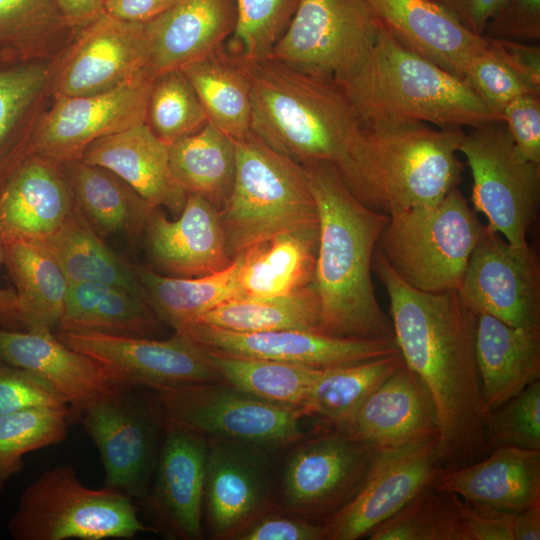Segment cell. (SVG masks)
Listing matches in <instances>:
<instances>
[{
	"label": "cell",
	"instance_id": "1",
	"mask_svg": "<svg viewBox=\"0 0 540 540\" xmlns=\"http://www.w3.org/2000/svg\"><path fill=\"white\" fill-rule=\"evenodd\" d=\"M372 271L386 289L399 352L433 397L442 466L449 470L480 460L489 453L490 411L475 358V314L457 291L426 292L410 286L377 248Z\"/></svg>",
	"mask_w": 540,
	"mask_h": 540
},
{
	"label": "cell",
	"instance_id": "2",
	"mask_svg": "<svg viewBox=\"0 0 540 540\" xmlns=\"http://www.w3.org/2000/svg\"><path fill=\"white\" fill-rule=\"evenodd\" d=\"M316 201L319 242L313 286L320 304L319 332L356 339H394L378 303L372 260L389 215L369 208L327 162L303 165Z\"/></svg>",
	"mask_w": 540,
	"mask_h": 540
},
{
	"label": "cell",
	"instance_id": "3",
	"mask_svg": "<svg viewBox=\"0 0 540 540\" xmlns=\"http://www.w3.org/2000/svg\"><path fill=\"white\" fill-rule=\"evenodd\" d=\"M231 58L250 85L251 131L302 166L332 164L346 184L363 126L340 88L269 57Z\"/></svg>",
	"mask_w": 540,
	"mask_h": 540
},
{
	"label": "cell",
	"instance_id": "4",
	"mask_svg": "<svg viewBox=\"0 0 540 540\" xmlns=\"http://www.w3.org/2000/svg\"><path fill=\"white\" fill-rule=\"evenodd\" d=\"M335 84L363 128L401 122L474 128L502 121L464 79L407 49L382 25L365 60Z\"/></svg>",
	"mask_w": 540,
	"mask_h": 540
},
{
	"label": "cell",
	"instance_id": "5",
	"mask_svg": "<svg viewBox=\"0 0 540 540\" xmlns=\"http://www.w3.org/2000/svg\"><path fill=\"white\" fill-rule=\"evenodd\" d=\"M463 127L431 128L421 122L363 128L346 183L363 204L388 215L440 202L456 188Z\"/></svg>",
	"mask_w": 540,
	"mask_h": 540
},
{
	"label": "cell",
	"instance_id": "6",
	"mask_svg": "<svg viewBox=\"0 0 540 540\" xmlns=\"http://www.w3.org/2000/svg\"><path fill=\"white\" fill-rule=\"evenodd\" d=\"M233 140L235 180L219 210L230 258L278 234L319 232L317 205L305 168L252 131Z\"/></svg>",
	"mask_w": 540,
	"mask_h": 540
},
{
	"label": "cell",
	"instance_id": "7",
	"mask_svg": "<svg viewBox=\"0 0 540 540\" xmlns=\"http://www.w3.org/2000/svg\"><path fill=\"white\" fill-rule=\"evenodd\" d=\"M484 229L456 187L435 205L390 214L377 249L410 286L457 291Z\"/></svg>",
	"mask_w": 540,
	"mask_h": 540
},
{
	"label": "cell",
	"instance_id": "8",
	"mask_svg": "<svg viewBox=\"0 0 540 540\" xmlns=\"http://www.w3.org/2000/svg\"><path fill=\"white\" fill-rule=\"evenodd\" d=\"M8 531L15 540L131 539L154 532L132 498L84 486L67 465L43 472L23 491Z\"/></svg>",
	"mask_w": 540,
	"mask_h": 540
},
{
	"label": "cell",
	"instance_id": "9",
	"mask_svg": "<svg viewBox=\"0 0 540 540\" xmlns=\"http://www.w3.org/2000/svg\"><path fill=\"white\" fill-rule=\"evenodd\" d=\"M105 472L104 487L142 501L150 488L166 418L156 391L117 383L79 413Z\"/></svg>",
	"mask_w": 540,
	"mask_h": 540
},
{
	"label": "cell",
	"instance_id": "10",
	"mask_svg": "<svg viewBox=\"0 0 540 540\" xmlns=\"http://www.w3.org/2000/svg\"><path fill=\"white\" fill-rule=\"evenodd\" d=\"M153 389L167 420L207 438L250 443L273 452L306 436L303 410L263 401L223 380Z\"/></svg>",
	"mask_w": 540,
	"mask_h": 540
},
{
	"label": "cell",
	"instance_id": "11",
	"mask_svg": "<svg viewBox=\"0 0 540 540\" xmlns=\"http://www.w3.org/2000/svg\"><path fill=\"white\" fill-rule=\"evenodd\" d=\"M380 25L366 0H298L269 58L335 83L365 60Z\"/></svg>",
	"mask_w": 540,
	"mask_h": 540
},
{
	"label": "cell",
	"instance_id": "12",
	"mask_svg": "<svg viewBox=\"0 0 540 540\" xmlns=\"http://www.w3.org/2000/svg\"><path fill=\"white\" fill-rule=\"evenodd\" d=\"M294 445L281 475L283 510L322 524L358 494L380 450L326 425Z\"/></svg>",
	"mask_w": 540,
	"mask_h": 540
},
{
	"label": "cell",
	"instance_id": "13",
	"mask_svg": "<svg viewBox=\"0 0 540 540\" xmlns=\"http://www.w3.org/2000/svg\"><path fill=\"white\" fill-rule=\"evenodd\" d=\"M470 168L472 201L490 229L514 245L528 243L540 197V163L517 152L503 121L471 128L460 144Z\"/></svg>",
	"mask_w": 540,
	"mask_h": 540
},
{
	"label": "cell",
	"instance_id": "14",
	"mask_svg": "<svg viewBox=\"0 0 540 540\" xmlns=\"http://www.w3.org/2000/svg\"><path fill=\"white\" fill-rule=\"evenodd\" d=\"M457 293L474 314L540 329V268L529 244L514 245L485 225Z\"/></svg>",
	"mask_w": 540,
	"mask_h": 540
},
{
	"label": "cell",
	"instance_id": "15",
	"mask_svg": "<svg viewBox=\"0 0 540 540\" xmlns=\"http://www.w3.org/2000/svg\"><path fill=\"white\" fill-rule=\"evenodd\" d=\"M445 470L438 431L394 448H380L365 484L341 510L324 522L325 540H356L385 521Z\"/></svg>",
	"mask_w": 540,
	"mask_h": 540
},
{
	"label": "cell",
	"instance_id": "16",
	"mask_svg": "<svg viewBox=\"0 0 540 540\" xmlns=\"http://www.w3.org/2000/svg\"><path fill=\"white\" fill-rule=\"evenodd\" d=\"M69 348L103 365L119 383L160 386L218 381L207 350L183 333L165 340L99 331H56Z\"/></svg>",
	"mask_w": 540,
	"mask_h": 540
},
{
	"label": "cell",
	"instance_id": "17",
	"mask_svg": "<svg viewBox=\"0 0 540 540\" xmlns=\"http://www.w3.org/2000/svg\"><path fill=\"white\" fill-rule=\"evenodd\" d=\"M203 515L211 536L235 540L273 510L270 451L250 443L207 438Z\"/></svg>",
	"mask_w": 540,
	"mask_h": 540
},
{
	"label": "cell",
	"instance_id": "18",
	"mask_svg": "<svg viewBox=\"0 0 540 540\" xmlns=\"http://www.w3.org/2000/svg\"><path fill=\"white\" fill-rule=\"evenodd\" d=\"M146 76L154 77L145 23L104 11L83 26L69 48L54 76V94L55 98L94 95Z\"/></svg>",
	"mask_w": 540,
	"mask_h": 540
},
{
	"label": "cell",
	"instance_id": "19",
	"mask_svg": "<svg viewBox=\"0 0 540 540\" xmlns=\"http://www.w3.org/2000/svg\"><path fill=\"white\" fill-rule=\"evenodd\" d=\"M153 80L146 76L104 93L56 97L30 140V152L61 164L81 160L97 139L145 122Z\"/></svg>",
	"mask_w": 540,
	"mask_h": 540
},
{
	"label": "cell",
	"instance_id": "20",
	"mask_svg": "<svg viewBox=\"0 0 540 540\" xmlns=\"http://www.w3.org/2000/svg\"><path fill=\"white\" fill-rule=\"evenodd\" d=\"M204 349L328 369L399 353L395 339L337 337L310 330L234 332L199 323L177 330Z\"/></svg>",
	"mask_w": 540,
	"mask_h": 540
},
{
	"label": "cell",
	"instance_id": "21",
	"mask_svg": "<svg viewBox=\"0 0 540 540\" xmlns=\"http://www.w3.org/2000/svg\"><path fill=\"white\" fill-rule=\"evenodd\" d=\"M207 450L206 436L166 419L153 479L141 501L154 531L178 540L202 538Z\"/></svg>",
	"mask_w": 540,
	"mask_h": 540
},
{
	"label": "cell",
	"instance_id": "22",
	"mask_svg": "<svg viewBox=\"0 0 540 540\" xmlns=\"http://www.w3.org/2000/svg\"><path fill=\"white\" fill-rule=\"evenodd\" d=\"M143 236L153 268L166 276L202 277L233 262L227 251L219 210L198 194L187 195L175 220L154 209Z\"/></svg>",
	"mask_w": 540,
	"mask_h": 540
},
{
	"label": "cell",
	"instance_id": "23",
	"mask_svg": "<svg viewBox=\"0 0 540 540\" xmlns=\"http://www.w3.org/2000/svg\"><path fill=\"white\" fill-rule=\"evenodd\" d=\"M76 205L63 165L29 154L0 188V243L45 239Z\"/></svg>",
	"mask_w": 540,
	"mask_h": 540
},
{
	"label": "cell",
	"instance_id": "24",
	"mask_svg": "<svg viewBox=\"0 0 540 540\" xmlns=\"http://www.w3.org/2000/svg\"><path fill=\"white\" fill-rule=\"evenodd\" d=\"M0 360L35 373L60 392L68 402L70 423L89 402L119 383L103 365L69 348L45 327H0Z\"/></svg>",
	"mask_w": 540,
	"mask_h": 540
},
{
	"label": "cell",
	"instance_id": "25",
	"mask_svg": "<svg viewBox=\"0 0 540 540\" xmlns=\"http://www.w3.org/2000/svg\"><path fill=\"white\" fill-rule=\"evenodd\" d=\"M381 25L404 47L463 79L487 38L466 29L434 0H366Z\"/></svg>",
	"mask_w": 540,
	"mask_h": 540
},
{
	"label": "cell",
	"instance_id": "26",
	"mask_svg": "<svg viewBox=\"0 0 540 540\" xmlns=\"http://www.w3.org/2000/svg\"><path fill=\"white\" fill-rule=\"evenodd\" d=\"M379 448H394L438 431L433 397L405 362L358 408L341 428Z\"/></svg>",
	"mask_w": 540,
	"mask_h": 540
},
{
	"label": "cell",
	"instance_id": "27",
	"mask_svg": "<svg viewBox=\"0 0 540 540\" xmlns=\"http://www.w3.org/2000/svg\"><path fill=\"white\" fill-rule=\"evenodd\" d=\"M81 161L110 170L153 208L179 216L185 205L188 194L171 172L169 144L145 122L92 142Z\"/></svg>",
	"mask_w": 540,
	"mask_h": 540
},
{
	"label": "cell",
	"instance_id": "28",
	"mask_svg": "<svg viewBox=\"0 0 540 540\" xmlns=\"http://www.w3.org/2000/svg\"><path fill=\"white\" fill-rule=\"evenodd\" d=\"M235 0H179L146 22L150 72L157 75L219 51L236 25Z\"/></svg>",
	"mask_w": 540,
	"mask_h": 540
},
{
	"label": "cell",
	"instance_id": "29",
	"mask_svg": "<svg viewBox=\"0 0 540 540\" xmlns=\"http://www.w3.org/2000/svg\"><path fill=\"white\" fill-rule=\"evenodd\" d=\"M435 486L501 511L529 509L540 504V450L494 448L472 464L443 470Z\"/></svg>",
	"mask_w": 540,
	"mask_h": 540
},
{
	"label": "cell",
	"instance_id": "30",
	"mask_svg": "<svg viewBox=\"0 0 540 540\" xmlns=\"http://www.w3.org/2000/svg\"><path fill=\"white\" fill-rule=\"evenodd\" d=\"M475 358L484 403L492 411L540 378V329L475 314Z\"/></svg>",
	"mask_w": 540,
	"mask_h": 540
},
{
	"label": "cell",
	"instance_id": "31",
	"mask_svg": "<svg viewBox=\"0 0 540 540\" xmlns=\"http://www.w3.org/2000/svg\"><path fill=\"white\" fill-rule=\"evenodd\" d=\"M76 208L101 237L143 235L151 207L110 170L81 160L62 164Z\"/></svg>",
	"mask_w": 540,
	"mask_h": 540
},
{
	"label": "cell",
	"instance_id": "32",
	"mask_svg": "<svg viewBox=\"0 0 540 540\" xmlns=\"http://www.w3.org/2000/svg\"><path fill=\"white\" fill-rule=\"evenodd\" d=\"M2 263L16 287L21 324L26 330L57 329L70 282L41 239L0 243Z\"/></svg>",
	"mask_w": 540,
	"mask_h": 540
},
{
	"label": "cell",
	"instance_id": "33",
	"mask_svg": "<svg viewBox=\"0 0 540 540\" xmlns=\"http://www.w3.org/2000/svg\"><path fill=\"white\" fill-rule=\"evenodd\" d=\"M319 232H289L260 242L238 256L243 296L287 295L313 284Z\"/></svg>",
	"mask_w": 540,
	"mask_h": 540
},
{
	"label": "cell",
	"instance_id": "34",
	"mask_svg": "<svg viewBox=\"0 0 540 540\" xmlns=\"http://www.w3.org/2000/svg\"><path fill=\"white\" fill-rule=\"evenodd\" d=\"M161 323L144 300L125 289L81 282L69 285L56 331H99L151 338Z\"/></svg>",
	"mask_w": 540,
	"mask_h": 540
},
{
	"label": "cell",
	"instance_id": "35",
	"mask_svg": "<svg viewBox=\"0 0 540 540\" xmlns=\"http://www.w3.org/2000/svg\"><path fill=\"white\" fill-rule=\"evenodd\" d=\"M43 241L70 284L98 282L120 287L146 302L136 267L113 252L76 207Z\"/></svg>",
	"mask_w": 540,
	"mask_h": 540
},
{
	"label": "cell",
	"instance_id": "36",
	"mask_svg": "<svg viewBox=\"0 0 540 540\" xmlns=\"http://www.w3.org/2000/svg\"><path fill=\"white\" fill-rule=\"evenodd\" d=\"M145 300L162 323L177 331L218 305L242 297L239 259L225 269L196 278L170 277L152 268L136 267Z\"/></svg>",
	"mask_w": 540,
	"mask_h": 540
},
{
	"label": "cell",
	"instance_id": "37",
	"mask_svg": "<svg viewBox=\"0 0 540 540\" xmlns=\"http://www.w3.org/2000/svg\"><path fill=\"white\" fill-rule=\"evenodd\" d=\"M486 38V48L470 60L463 79L502 120L504 108L513 99L540 93V47Z\"/></svg>",
	"mask_w": 540,
	"mask_h": 540
},
{
	"label": "cell",
	"instance_id": "38",
	"mask_svg": "<svg viewBox=\"0 0 540 540\" xmlns=\"http://www.w3.org/2000/svg\"><path fill=\"white\" fill-rule=\"evenodd\" d=\"M171 172L187 194H198L218 210L229 198L236 174L233 138L208 122L169 144Z\"/></svg>",
	"mask_w": 540,
	"mask_h": 540
},
{
	"label": "cell",
	"instance_id": "39",
	"mask_svg": "<svg viewBox=\"0 0 540 540\" xmlns=\"http://www.w3.org/2000/svg\"><path fill=\"white\" fill-rule=\"evenodd\" d=\"M192 323L244 333L277 330L319 332L320 304L311 284L287 295L237 297L218 305Z\"/></svg>",
	"mask_w": 540,
	"mask_h": 540
},
{
	"label": "cell",
	"instance_id": "40",
	"mask_svg": "<svg viewBox=\"0 0 540 540\" xmlns=\"http://www.w3.org/2000/svg\"><path fill=\"white\" fill-rule=\"evenodd\" d=\"M403 363L399 352L322 369L309 390L304 412L321 419L326 426L341 429L370 394Z\"/></svg>",
	"mask_w": 540,
	"mask_h": 540
},
{
	"label": "cell",
	"instance_id": "41",
	"mask_svg": "<svg viewBox=\"0 0 540 540\" xmlns=\"http://www.w3.org/2000/svg\"><path fill=\"white\" fill-rule=\"evenodd\" d=\"M194 88L208 121L233 139L251 132L248 79L230 56L218 52L181 68Z\"/></svg>",
	"mask_w": 540,
	"mask_h": 540
},
{
	"label": "cell",
	"instance_id": "42",
	"mask_svg": "<svg viewBox=\"0 0 540 540\" xmlns=\"http://www.w3.org/2000/svg\"><path fill=\"white\" fill-rule=\"evenodd\" d=\"M207 352L221 380L263 401L303 411L309 390L322 370Z\"/></svg>",
	"mask_w": 540,
	"mask_h": 540
},
{
	"label": "cell",
	"instance_id": "43",
	"mask_svg": "<svg viewBox=\"0 0 540 540\" xmlns=\"http://www.w3.org/2000/svg\"><path fill=\"white\" fill-rule=\"evenodd\" d=\"M463 500L435 483L374 527L370 540H463Z\"/></svg>",
	"mask_w": 540,
	"mask_h": 540
},
{
	"label": "cell",
	"instance_id": "44",
	"mask_svg": "<svg viewBox=\"0 0 540 540\" xmlns=\"http://www.w3.org/2000/svg\"><path fill=\"white\" fill-rule=\"evenodd\" d=\"M69 424L68 406L0 415V490L11 477L21 472L26 453L62 442Z\"/></svg>",
	"mask_w": 540,
	"mask_h": 540
},
{
	"label": "cell",
	"instance_id": "45",
	"mask_svg": "<svg viewBox=\"0 0 540 540\" xmlns=\"http://www.w3.org/2000/svg\"><path fill=\"white\" fill-rule=\"evenodd\" d=\"M208 122L194 88L181 69L154 78L145 123L159 139L171 144L197 132Z\"/></svg>",
	"mask_w": 540,
	"mask_h": 540
},
{
	"label": "cell",
	"instance_id": "46",
	"mask_svg": "<svg viewBox=\"0 0 540 540\" xmlns=\"http://www.w3.org/2000/svg\"><path fill=\"white\" fill-rule=\"evenodd\" d=\"M49 77V70L41 64L0 69V188L29 155L11 146L12 132Z\"/></svg>",
	"mask_w": 540,
	"mask_h": 540
},
{
	"label": "cell",
	"instance_id": "47",
	"mask_svg": "<svg viewBox=\"0 0 540 540\" xmlns=\"http://www.w3.org/2000/svg\"><path fill=\"white\" fill-rule=\"evenodd\" d=\"M236 25L230 40L231 57H269L294 13L298 0H235Z\"/></svg>",
	"mask_w": 540,
	"mask_h": 540
},
{
	"label": "cell",
	"instance_id": "48",
	"mask_svg": "<svg viewBox=\"0 0 540 540\" xmlns=\"http://www.w3.org/2000/svg\"><path fill=\"white\" fill-rule=\"evenodd\" d=\"M489 452L511 446L540 450V381L490 411L486 425Z\"/></svg>",
	"mask_w": 540,
	"mask_h": 540
},
{
	"label": "cell",
	"instance_id": "49",
	"mask_svg": "<svg viewBox=\"0 0 540 540\" xmlns=\"http://www.w3.org/2000/svg\"><path fill=\"white\" fill-rule=\"evenodd\" d=\"M62 25L56 0H0V43L28 41Z\"/></svg>",
	"mask_w": 540,
	"mask_h": 540
},
{
	"label": "cell",
	"instance_id": "50",
	"mask_svg": "<svg viewBox=\"0 0 540 540\" xmlns=\"http://www.w3.org/2000/svg\"><path fill=\"white\" fill-rule=\"evenodd\" d=\"M66 406L68 402L65 397L45 379L0 360V415L26 409Z\"/></svg>",
	"mask_w": 540,
	"mask_h": 540
},
{
	"label": "cell",
	"instance_id": "51",
	"mask_svg": "<svg viewBox=\"0 0 540 540\" xmlns=\"http://www.w3.org/2000/svg\"><path fill=\"white\" fill-rule=\"evenodd\" d=\"M518 154L540 163V93H528L509 102L502 112Z\"/></svg>",
	"mask_w": 540,
	"mask_h": 540
},
{
	"label": "cell",
	"instance_id": "52",
	"mask_svg": "<svg viewBox=\"0 0 540 540\" xmlns=\"http://www.w3.org/2000/svg\"><path fill=\"white\" fill-rule=\"evenodd\" d=\"M483 36L528 42L540 39V0H505Z\"/></svg>",
	"mask_w": 540,
	"mask_h": 540
},
{
	"label": "cell",
	"instance_id": "53",
	"mask_svg": "<svg viewBox=\"0 0 540 540\" xmlns=\"http://www.w3.org/2000/svg\"><path fill=\"white\" fill-rule=\"evenodd\" d=\"M278 508L260 516L235 540H325L324 524L286 512L278 513Z\"/></svg>",
	"mask_w": 540,
	"mask_h": 540
},
{
	"label": "cell",
	"instance_id": "54",
	"mask_svg": "<svg viewBox=\"0 0 540 540\" xmlns=\"http://www.w3.org/2000/svg\"><path fill=\"white\" fill-rule=\"evenodd\" d=\"M515 513L463 500V540H515Z\"/></svg>",
	"mask_w": 540,
	"mask_h": 540
},
{
	"label": "cell",
	"instance_id": "55",
	"mask_svg": "<svg viewBox=\"0 0 540 540\" xmlns=\"http://www.w3.org/2000/svg\"><path fill=\"white\" fill-rule=\"evenodd\" d=\"M472 33L483 36L492 16L505 0H434Z\"/></svg>",
	"mask_w": 540,
	"mask_h": 540
},
{
	"label": "cell",
	"instance_id": "56",
	"mask_svg": "<svg viewBox=\"0 0 540 540\" xmlns=\"http://www.w3.org/2000/svg\"><path fill=\"white\" fill-rule=\"evenodd\" d=\"M179 0H105L109 15L136 23H146L161 15Z\"/></svg>",
	"mask_w": 540,
	"mask_h": 540
},
{
	"label": "cell",
	"instance_id": "57",
	"mask_svg": "<svg viewBox=\"0 0 540 540\" xmlns=\"http://www.w3.org/2000/svg\"><path fill=\"white\" fill-rule=\"evenodd\" d=\"M56 3L70 26H85L105 11V0H56Z\"/></svg>",
	"mask_w": 540,
	"mask_h": 540
},
{
	"label": "cell",
	"instance_id": "58",
	"mask_svg": "<svg viewBox=\"0 0 540 540\" xmlns=\"http://www.w3.org/2000/svg\"><path fill=\"white\" fill-rule=\"evenodd\" d=\"M515 540L540 539V504L515 513Z\"/></svg>",
	"mask_w": 540,
	"mask_h": 540
},
{
	"label": "cell",
	"instance_id": "59",
	"mask_svg": "<svg viewBox=\"0 0 540 540\" xmlns=\"http://www.w3.org/2000/svg\"><path fill=\"white\" fill-rule=\"evenodd\" d=\"M0 263H2L1 250ZM0 322L21 323L19 302L15 290L0 288Z\"/></svg>",
	"mask_w": 540,
	"mask_h": 540
}]
</instances>
